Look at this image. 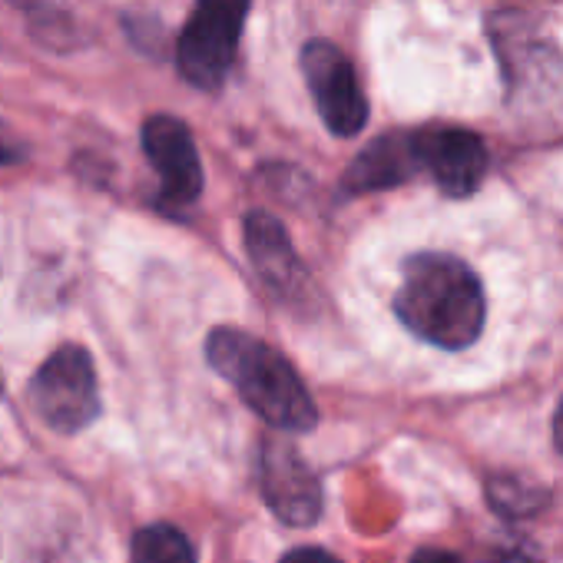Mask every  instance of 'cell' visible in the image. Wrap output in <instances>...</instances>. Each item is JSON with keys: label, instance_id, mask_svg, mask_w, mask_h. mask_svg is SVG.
<instances>
[{"label": "cell", "instance_id": "obj_9", "mask_svg": "<svg viewBox=\"0 0 563 563\" xmlns=\"http://www.w3.org/2000/svg\"><path fill=\"white\" fill-rule=\"evenodd\" d=\"M245 249L255 268L278 289H296L302 278V262L292 249V239L275 216L249 212L245 219Z\"/></svg>", "mask_w": 563, "mask_h": 563}, {"label": "cell", "instance_id": "obj_1", "mask_svg": "<svg viewBox=\"0 0 563 563\" xmlns=\"http://www.w3.org/2000/svg\"><path fill=\"white\" fill-rule=\"evenodd\" d=\"M395 312L421 342L457 352L477 342L487 306L481 278L461 258L421 252L405 262Z\"/></svg>", "mask_w": 563, "mask_h": 563}, {"label": "cell", "instance_id": "obj_12", "mask_svg": "<svg viewBox=\"0 0 563 563\" xmlns=\"http://www.w3.org/2000/svg\"><path fill=\"white\" fill-rule=\"evenodd\" d=\"M487 497L504 517H523V514H533L543 504V490H537L530 484H520L514 477H497V481L490 477Z\"/></svg>", "mask_w": 563, "mask_h": 563}, {"label": "cell", "instance_id": "obj_5", "mask_svg": "<svg viewBox=\"0 0 563 563\" xmlns=\"http://www.w3.org/2000/svg\"><path fill=\"white\" fill-rule=\"evenodd\" d=\"M302 74L316 97L325 126L335 136H355L368 123V100L352 60L329 41H312L302 51Z\"/></svg>", "mask_w": 563, "mask_h": 563}, {"label": "cell", "instance_id": "obj_8", "mask_svg": "<svg viewBox=\"0 0 563 563\" xmlns=\"http://www.w3.org/2000/svg\"><path fill=\"white\" fill-rule=\"evenodd\" d=\"M262 494L278 520L309 527L322 514V484L292 444L268 441L262 454Z\"/></svg>", "mask_w": 563, "mask_h": 563}, {"label": "cell", "instance_id": "obj_14", "mask_svg": "<svg viewBox=\"0 0 563 563\" xmlns=\"http://www.w3.org/2000/svg\"><path fill=\"white\" fill-rule=\"evenodd\" d=\"M14 159H21V146L11 140L4 126H0V163H14Z\"/></svg>", "mask_w": 563, "mask_h": 563}, {"label": "cell", "instance_id": "obj_17", "mask_svg": "<svg viewBox=\"0 0 563 563\" xmlns=\"http://www.w3.org/2000/svg\"><path fill=\"white\" fill-rule=\"evenodd\" d=\"M504 563H537V560H530V556H507Z\"/></svg>", "mask_w": 563, "mask_h": 563}, {"label": "cell", "instance_id": "obj_15", "mask_svg": "<svg viewBox=\"0 0 563 563\" xmlns=\"http://www.w3.org/2000/svg\"><path fill=\"white\" fill-rule=\"evenodd\" d=\"M411 563H461V560L448 550H421V553H415Z\"/></svg>", "mask_w": 563, "mask_h": 563}, {"label": "cell", "instance_id": "obj_4", "mask_svg": "<svg viewBox=\"0 0 563 563\" xmlns=\"http://www.w3.org/2000/svg\"><path fill=\"white\" fill-rule=\"evenodd\" d=\"M31 405L54 431H84L100 415V388L90 352L80 345L57 349L31 382Z\"/></svg>", "mask_w": 563, "mask_h": 563}, {"label": "cell", "instance_id": "obj_16", "mask_svg": "<svg viewBox=\"0 0 563 563\" xmlns=\"http://www.w3.org/2000/svg\"><path fill=\"white\" fill-rule=\"evenodd\" d=\"M553 441H556V448L563 451V401H560V408H556V415H553Z\"/></svg>", "mask_w": 563, "mask_h": 563}, {"label": "cell", "instance_id": "obj_3", "mask_svg": "<svg viewBox=\"0 0 563 563\" xmlns=\"http://www.w3.org/2000/svg\"><path fill=\"white\" fill-rule=\"evenodd\" d=\"M249 0H196V11L179 34V74L199 90H219L235 64Z\"/></svg>", "mask_w": 563, "mask_h": 563}, {"label": "cell", "instance_id": "obj_7", "mask_svg": "<svg viewBox=\"0 0 563 563\" xmlns=\"http://www.w3.org/2000/svg\"><path fill=\"white\" fill-rule=\"evenodd\" d=\"M418 169H428L431 179L448 196H471L487 176V150L481 136L457 126H434L411 133Z\"/></svg>", "mask_w": 563, "mask_h": 563}, {"label": "cell", "instance_id": "obj_11", "mask_svg": "<svg viewBox=\"0 0 563 563\" xmlns=\"http://www.w3.org/2000/svg\"><path fill=\"white\" fill-rule=\"evenodd\" d=\"M133 563H196L192 543L173 523H150L133 537Z\"/></svg>", "mask_w": 563, "mask_h": 563}, {"label": "cell", "instance_id": "obj_10", "mask_svg": "<svg viewBox=\"0 0 563 563\" xmlns=\"http://www.w3.org/2000/svg\"><path fill=\"white\" fill-rule=\"evenodd\" d=\"M418 173V156H415V136L411 133H391L372 143L345 173V186L352 192H372V189H388Z\"/></svg>", "mask_w": 563, "mask_h": 563}, {"label": "cell", "instance_id": "obj_2", "mask_svg": "<svg viewBox=\"0 0 563 563\" xmlns=\"http://www.w3.org/2000/svg\"><path fill=\"white\" fill-rule=\"evenodd\" d=\"M209 365L242 395V401L278 431H312L316 401L289 358L239 329H216L206 342Z\"/></svg>", "mask_w": 563, "mask_h": 563}, {"label": "cell", "instance_id": "obj_13", "mask_svg": "<svg viewBox=\"0 0 563 563\" xmlns=\"http://www.w3.org/2000/svg\"><path fill=\"white\" fill-rule=\"evenodd\" d=\"M282 563H342V560H335L322 547H299V550H289L286 556H282Z\"/></svg>", "mask_w": 563, "mask_h": 563}, {"label": "cell", "instance_id": "obj_6", "mask_svg": "<svg viewBox=\"0 0 563 563\" xmlns=\"http://www.w3.org/2000/svg\"><path fill=\"white\" fill-rule=\"evenodd\" d=\"M143 150L159 176L166 206H189L202 192V163L192 133L176 117H150L143 126Z\"/></svg>", "mask_w": 563, "mask_h": 563}]
</instances>
